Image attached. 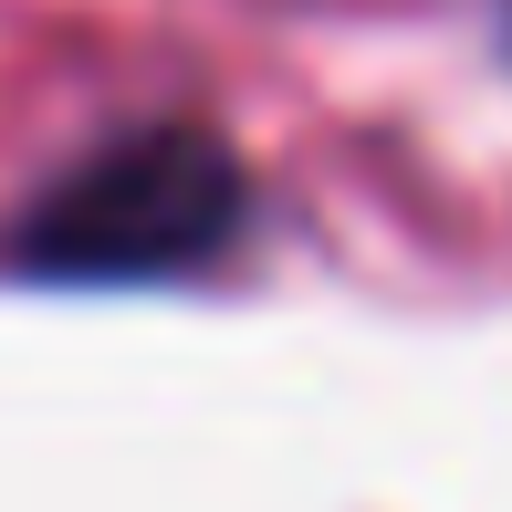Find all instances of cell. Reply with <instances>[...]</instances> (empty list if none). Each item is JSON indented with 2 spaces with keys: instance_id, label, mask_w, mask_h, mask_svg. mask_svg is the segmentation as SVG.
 <instances>
[{
  "instance_id": "obj_1",
  "label": "cell",
  "mask_w": 512,
  "mask_h": 512,
  "mask_svg": "<svg viewBox=\"0 0 512 512\" xmlns=\"http://www.w3.org/2000/svg\"><path fill=\"white\" fill-rule=\"evenodd\" d=\"M251 178L209 126H136L74 157L11 230L32 283H178L241 241Z\"/></svg>"
}]
</instances>
